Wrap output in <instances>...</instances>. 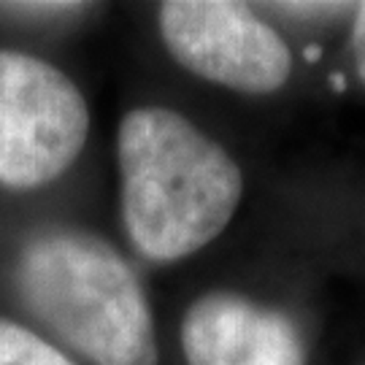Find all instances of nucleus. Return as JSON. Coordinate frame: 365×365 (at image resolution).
I'll return each instance as SVG.
<instances>
[{"label": "nucleus", "mask_w": 365, "mask_h": 365, "mask_svg": "<svg viewBox=\"0 0 365 365\" xmlns=\"http://www.w3.org/2000/svg\"><path fill=\"white\" fill-rule=\"evenodd\" d=\"M122 220L133 247L182 260L233 220L241 170L217 141L168 108H135L119 125Z\"/></svg>", "instance_id": "obj_1"}, {"label": "nucleus", "mask_w": 365, "mask_h": 365, "mask_svg": "<svg viewBox=\"0 0 365 365\" xmlns=\"http://www.w3.org/2000/svg\"><path fill=\"white\" fill-rule=\"evenodd\" d=\"M30 314L98 365H157L149 303L138 276L103 238L46 230L27 241L16 268Z\"/></svg>", "instance_id": "obj_2"}, {"label": "nucleus", "mask_w": 365, "mask_h": 365, "mask_svg": "<svg viewBox=\"0 0 365 365\" xmlns=\"http://www.w3.org/2000/svg\"><path fill=\"white\" fill-rule=\"evenodd\" d=\"M90 111L54 66L0 49V184L36 190L63 176L84 149Z\"/></svg>", "instance_id": "obj_3"}, {"label": "nucleus", "mask_w": 365, "mask_h": 365, "mask_svg": "<svg viewBox=\"0 0 365 365\" xmlns=\"http://www.w3.org/2000/svg\"><path fill=\"white\" fill-rule=\"evenodd\" d=\"M160 33L176 63L230 90H279L292 57L257 14L227 0H170L160 6Z\"/></svg>", "instance_id": "obj_4"}, {"label": "nucleus", "mask_w": 365, "mask_h": 365, "mask_svg": "<svg viewBox=\"0 0 365 365\" xmlns=\"http://www.w3.org/2000/svg\"><path fill=\"white\" fill-rule=\"evenodd\" d=\"M182 344L190 365H306L298 327L284 314L227 292L190 306Z\"/></svg>", "instance_id": "obj_5"}, {"label": "nucleus", "mask_w": 365, "mask_h": 365, "mask_svg": "<svg viewBox=\"0 0 365 365\" xmlns=\"http://www.w3.org/2000/svg\"><path fill=\"white\" fill-rule=\"evenodd\" d=\"M0 365H76L33 330L0 317Z\"/></svg>", "instance_id": "obj_6"}, {"label": "nucleus", "mask_w": 365, "mask_h": 365, "mask_svg": "<svg viewBox=\"0 0 365 365\" xmlns=\"http://www.w3.org/2000/svg\"><path fill=\"white\" fill-rule=\"evenodd\" d=\"M352 52H354V66L357 73L365 84V3L357 6L354 14V27H352Z\"/></svg>", "instance_id": "obj_7"}, {"label": "nucleus", "mask_w": 365, "mask_h": 365, "mask_svg": "<svg viewBox=\"0 0 365 365\" xmlns=\"http://www.w3.org/2000/svg\"><path fill=\"white\" fill-rule=\"evenodd\" d=\"M274 9L284 14H298V16H322V14L346 11L349 6H341V3H276Z\"/></svg>", "instance_id": "obj_8"}]
</instances>
